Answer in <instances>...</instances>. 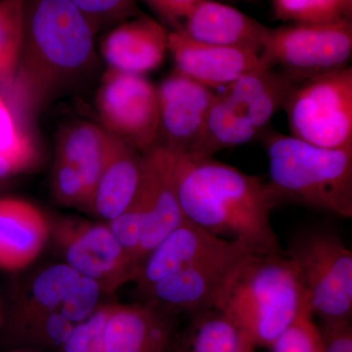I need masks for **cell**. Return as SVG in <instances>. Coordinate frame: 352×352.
<instances>
[{"instance_id": "obj_1", "label": "cell", "mask_w": 352, "mask_h": 352, "mask_svg": "<svg viewBox=\"0 0 352 352\" xmlns=\"http://www.w3.org/2000/svg\"><path fill=\"white\" fill-rule=\"evenodd\" d=\"M94 36L69 0H25L22 51L8 99L23 126L90 80L98 62Z\"/></svg>"}, {"instance_id": "obj_2", "label": "cell", "mask_w": 352, "mask_h": 352, "mask_svg": "<svg viewBox=\"0 0 352 352\" xmlns=\"http://www.w3.org/2000/svg\"><path fill=\"white\" fill-rule=\"evenodd\" d=\"M176 188L185 219L192 223L254 252H282L270 221L278 203L258 176L212 157L184 154L176 166Z\"/></svg>"}, {"instance_id": "obj_3", "label": "cell", "mask_w": 352, "mask_h": 352, "mask_svg": "<svg viewBox=\"0 0 352 352\" xmlns=\"http://www.w3.org/2000/svg\"><path fill=\"white\" fill-rule=\"evenodd\" d=\"M215 308L229 315L256 347L270 349L303 310H310L295 268L283 252L252 254Z\"/></svg>"}, {"instance_id": "obj_4", "label": "cell", "mask_w": 352, "mask_h": 352, "mask_svg": "<svg viewBox=\"0 0 352 352\" xmlns=\"http://www.w3.org/2000/svg\"><path fill=\"white\" fill-rule=\"evenodd\" d=\"M268 186L277 203L289 201L352 217V149H328L292 135L265 141Z\"/></svg>"}, {"instance_id": "obj_5", "label": "cell", "mask_w": 352, "mask_h": 352, "mask_svg": "<svg viewBox=\"0 0 352 352\" xmlns=\"http://www.w3.org/2000/svg\"><path fill=\"white\" fill-rule=\"evenodd\" d=\"M312 315L322 324L351 321L352 252L335 234L312 231L285 252Z\"/></svg>"}, {"instance_id": "obj_6", "label": "cell", "mask_w": 352, "mask_h": 352, "mask_svg": "<svg viewBox=\"0 0 352 352\" xmlns=\"http://www.w3.org/2000/svg\"><path fill=\"white\" fill-rule=\"evenodd\" d=\"M292 136L328 149H352V69L307 78L284 107Z\"/></svg>"}, {"instance_id": "obj_7", "label": "cell", "mask_w": 352, "mask_h": 352, "mask_svg": "<svg viewBox=\"0 0 352 352\" xmlns=\"http://www.w3.org/2000/svg\"><path fill=\"white\" fill-rule=\"evenodd\" d=\"M352 54V21L294 23L270 29L261 64L280 66L302 80L347 67Z\"/></svg>"}, {"instance_id": "obj_8", "label": "cell", "mask_w": 352, "mask_h": 352, "mask_svg": "<svg viewBox=\"0 0 352 352\" xmlns=\"http://www.w3.org/2000/svg\"><path fill=\"white\" fill-rule=\"evenodd\" d=\"M50 237L66 264L80 276L94 280L102 293L112 294L135 280L138 265L120 245L107 223L76 217L50 219Z\"/></svg>"}, {"instance_id": "obj_9", "label": "cell", "mask_w": 352, "mask_h": 352, "mask_svg": "<svg viewBox=\"0 0 352 352\" xmlns=\"http://www.w3.org/2000/svg\"><path fill=\"white\" fill-rule=\"evenodd\" d=\"M102 126L146 155L160 142L157 87L145 76L108 69L96 92Z\"/></svg>"}, {"instance_id": "obj_10", "label": "cell", "mask_w": 352, "mask_h": 352, "mask_svg": "<svg viewBox=\"0 0 352 352\" xmlns=\"http://www.w3.org/2000/svg\"><path fill=\"white\" fill-rule=\"evenodd\" d=\"M254 251L238 242L232 249L162 278L143 295L175 314L215 308L240 266Z\"/></svg>"}, {"instance_id": "obj_11", "label": "cell", "mask_w": 352, "mask_h": 352, "mask_svg": "<svg viewBox=\"0 0 352 352\" xmlns=\"http://www.w3.org/2000/svg\"><path fill=\"white\" fill-rule=\"evenodd\" d=\"M180 156L162 144L143 155L139 191L145 201L146 219L136 256L138 270L146 256L185 219L176 188Z\"/></svg>"}, {"instance_id": "obj_12", "label": "cell", "mask_w": 352, "mask_h": 352, "mask_svg": "<svg viewBox=\"0 0 352 352\" xmlns=\"http://www.w3.org/2000/svg\"><path fill=\"white\" fill-rule=\"evenodd\" d=\"M215 92L175 71L157 87L160 142L178 155L190 152L200 138Z\"/></svg>"}, {"instance_id": "obj_13", "label": "cell", "mask_w": 352, "mask_h": 352, "mask_svg": "<svg viewBox=\"0 0 352 352\" xmlns=\"http://www.w3.org/2000/svg\"><path fill=\"white\" fill-rule=\"evenodd\" d=\"M176 316L151 300L113 303L104 333L105 352H175Z\"/></svg>"}, {"instance_id": "obj_14", "label": "cell", "mask_w": 352, "mask_h": 352, "mask_svg": "<svg viewBox=\"0 0 352 352\" xmlns=\"http://www.w3.org/2000/svg\"><path fill=\"white\" fill-rule=\"evenodd\" d=\"M168 50L176 71L212 89L224 88L261 65L258 51L197 43L178 31L168 34Z\"/></svg>"}, {"instance_id": "obj_15", "label": "cell", "mask_w": 352, "mask_h": 352, "mask_svg": "<svg viewBox=\"0 0 352 352\" xmlns=\"http://www.w3.org/2000/svg\"><path fill=\"white\" fill-rule=\"evenodd\" d=\"M237 243L215 236L184 219L146 256L134 282L143 294L162 278L223 254Z\"/></svg>"}, {"instance_id": "obj_16", "label": "cell", "mask_w": 352, "mask_h": 352, "mask_svg": "<svg viewBox=\"0 0 352 352\" xmlns=\"http://www.w3.org/2000/svg\"><path fill=\"white\" fill-rule=\"evenodd\" d=\"M168 34L152 18L124 21L102 38V57L108 69L144 76L163 64L168 52Z\"/></svg>"}, {"instance_id": "obj_17", "label": "cell", "mask_w": 352, "mask_h": 352, "mask_svg": "<svg viewBox=\"0 0 352 352\" xmlns=\"http://www.w3.org/2000/svg\"><path fill=\"white\" fill-rule=\"evenodd\" d=\"M178 32L197 43L249 48L261 54L270 29L233 7L212 0H199Z\"/></svg>"}, {"instance_id": "obj_18", "label": "cell", "mask_w": 352, "mask_h": 352, "mask_svg": "<svg viewBox=\"0 0 352 352\" xmlns=\"http://www.w3.org/2000/svg\"><path fill=\"white\" fill-rule=\"evenodd\" d=\"M50 238V219L36 206L14 197L0 198V270L29 267Z\"/></svg>"}, {"instance_id": "obj_19", "label": "cell", "mask_w": 352, "mask_h": 352, "mask_svg": "<svg viewBox=\"0 0 352 352\" xmlns=\"http://www.w3.org/2000/svg\"><path fill=\"white\" fill-rule=\"evenodd\" d=\"M143 155L108 132L105 159L87 212L111 221L124 212L138 193Z\"/></svg>"}, {"instance_id": "obj_20", "label": "cell", "mask_w": 352, "mask_h": 352, "mask_svg": "<svg viewBox=\"0 0 352 352\" xmlns=\"http://www.w3.org/2000/svg\"><path fill=\"white\" fill-rule=\"evenodd\" d=\"M305 80L261 66L223 88V94L259 132L280 110L292 90Z\"/></svg>"}, {"instance_id": "obj_21", "label": "cell", "mask_w": 352, "mask_h": 352, "mask_svg": "<svg viewBox=\"0 0 352 352\" xmlns=\"http://www.w3.org/2000/svg\"><path fill=\"white\" fill-rule=\"evenodd\" d=\"M78 277L80 274L66 263L54 264L41 271L14 309L10 322L13 340L25 329L58 311Z\"/></svg>"}, {"instance_id": "obj_22", "label": "cell", "mask_w": 352, "mask_h": 352, "mask_svg": "<svg viewBox=\"0 0 352 352\" xmlns=\"http://www.w3.org/2000/svg\"><path fill=\"white\" fill-rule=\"evenodd\" d=\"M108 131L103 126L87 120L72 122L59 132L55 157L63 160L82 175L87 191V207L100 175Z\"/></svg>"}, {"instance_id": "obj_23", "label": "cell", "mask_w": 352, "mask_h": 352, "mask_svg": "<svg viewBox=\"0 0 352 352\" xmlns=\"http://www.w3.org/2000/svg\"><path fill=\"white\" fill-rule=\"evenodd\" d=\"M259 131L223 92H215L200 138L187 153L197 157H212L222 150L247 144Z\"/></svg>"}, {"instance_id": "obj_24", "label": "cell", "mask_w": 352, "mask_h": 352, "mask_svg": "<svg viewBox=\"0 0 352 352\" xmlns=\"http://www.w3.org/2000/svg\"><path fill=\"white\" fill-rule=\"evenodd\" d=\"M176 347L180 352H256V349L245 331L219 308L193 314Z\"/></svg>"}, {"instance_id": "obj_25", "label": "cell", "mask_w": 352, "mask_h": 352, "mask_svg": "<svg viewBox=\"0 0 352 352\" xmlns=\"http://www.w3.org/2000/svg\"><path fill=\"white\" fill-rule=\"evenodd\" d=\"M24 8L25 0H0V91L7 102L22 51Z\"/></svg>"}, {"instance_id": "obj_26", "label": "cell", "mask_w": 352, "mask_h": 352, "mask_svg": "<svg viewBox=\"0 0 352 352\" xmlns=\"http://www.w3.org/2000/svg\"><path fill=\"white\" fill-rule=\"evenodd\" d=\"M0 160L21 173L31 170L39 160L32 134L21 124L0 91Z\"/></svg>"}, {"instance_id": "obj_27", "label": "cell", "mask_w": 352, "mask_h": 352, "mask_svg": "<svg viewBox=\"0 0 352 352\" xmlns=\"http://www.w3.org/2000/svg\"><path fill=\"white\" fill-rule=\"evenodd\" d=\"M276 19L293 23L351 20L352 0H272Z\"/></svg>"}, {"instance_id": "obj_28", "label": "cell", "mask_w": 352, "mask_h": 352, "mask_svg": "<svg viewBox=\"0 0 352 352\" xmlns=\"http://www.w3.org/2000/svg\"><path fill=\"white\" fill-rule=\"evenodd\" d=\"M74 326L58 310L25 329L14 340L34 347L32 351L58 352Z\"/></svg>"}, {"instance_id": "obj_29", "label": "cell", "mask_w": 352, "mask_h": 352, "mask_svg": "<svg viewBox=\"0 0 352 352\" xmlns=\"http://www.w3.org/2000/svg\"><path fill=\"white\" fill-rule=\"evenodd\" d=\"M113 303L100 305L87 320L74 326L58 352H105L104 333Z\"/></svg>"}, {"instance_id": "obj_30", "label": "cell", "mask_w": 352, "mask_h": 352, "mask_svg": "<svg viewBox=\"0 0 352 352\" xmlns=\"http://www.w3.org/2000/svg\"><path fill=\"white\" fill-rule=\"evenodd\" d=\"M51 192L60 205L87 212V191L82 175L73 166L57 157L51 175Z\"/></svg>"}, {"instance_id": "obj_31", "label": "cell", "mask_w": 352, "mask_h": 352, "mask_svg": "<svg viewBox=\"0 0 352 352\" xmlns=\"http://www.w3.org/2000/svg\"><path fill=\"white\" fill-rule=\"evenodd\" d=\"M102 291L94 280L80 276L76 280L63 302L59 312L74 325L87 320L98 308Z\"/></svg>"}, {"instance_id": "obj_32", "label": "cell", "mask_w": 352, "mask_h": 352, "mask_svg": "<svg viewBox=\"0 0 352 352\" xmlns=\"http://www.w3.org/2000/svg\"><path fill=\"white\" fill-rule=\"evenodd\" d=\"M272 352H322L318 327L305 309L271 346Z\"/></svg>"}, {"instance_id": "obj_33", "label": "cell", "mask_w": 352, "mask_h": 352, "mask_svg": "<svg viewBox=\"0 0 352 352\" xmlns=\"http://www.w3.org/2000/svg\"><path fill=\"white\" fill-rule=\"evenodd\" d=\"M85 16L94 34L124 22L134 12V0H69Z\"/></svg>"}, {"instance_id": "obj_34", "label": "cell", "mask_w": 352, "mask_h": 352, "mask_svg": "<svg viewBox=\"0 0 352 352\" xmlns=\"http://www.w3.org/2000/svg\"><path fill=\"white\" fill-rule=\"evenodd\" d=\"M318 333L322 352H352L351 321L322 324Z\"/></svg>"}, {"instance_id": "obj_35", "label": "cell", "mask_w": 352, "mask_h": 352, "mask_svg": "<svg viewBox=\"0 0 352 352\" xmlns=\"http://www.w3.org/2000/svg\"><path fill=\"white\" fill-rule=\"evenodd\" d=\"M199 0H147L150 6L166 23L173 28V31H179L183 20Z\"/></svg>"}, {"instance_id": "obj_36", "label": "cell", "mask_w": 352, "mask_h": 352, "mask_svg": "<svg viewBox=\"0 0 352 352\" xmlns=\"http://www.w3.org/2000/svg\"><path fill=\"white\" fill-rule=\"evenodd\" d=\"M18 175L10 164L0 160V182L10 177V176Z\"/></svg>"}, {"instance_id": "obj_37", "label": "cell", "mask_w": 352, "mask_h": 352, "mask_svg": "<svg viewBox=\"0 0 352 352\" xmlns=\"http://www.w3.org/2000/svg\"><path fill=\"white\" fill-rule=\"evenodd\" d=\"M8 352H39V351H32V349H15V351H10Z\"/></svg>"}, {"instance_id": "obj_38", "label": "cell", "mask_w": 352, "mask_h": 352, "mask_svg": "<svg viewBox=\"0 0 352 352\" xmlns=\"http://www.w3.org/2000/svg\"><path fill=\"white\" fill-rule=\"evenodd\" d=\"M2 323V310H1V302H0V326Z\"/></svg>"}]
</instances>
